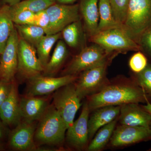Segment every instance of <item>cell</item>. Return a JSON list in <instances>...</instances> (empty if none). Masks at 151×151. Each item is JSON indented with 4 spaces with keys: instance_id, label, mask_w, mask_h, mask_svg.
Returning <instances> with one entry per match:
<instances>
[{
    "instance_id": "cell-1",
    "label": "cell",
    "mask_w": 151,
    "mask_h": 151,
    "mask_svg": "<svg viewBox=\"0 0 151 151\" xmlns=\"http://www.w3.org/2000/svg\"><path fill=\"white\" fill-rule=\"evenodd\" d=\"M148 101V97L134 80L125 79L110 82L100 92L87 97L86 102L91 112L105 106L146 103Z\"/></svg>"
},
{
    "instance_id": "cell-2",
    "label": "cell",
    "mask_w": 151,
    "mask_h": 151,
    "mask_svg": "<svg viewBox=\"0 0 151 151\" xmlns=\"http://www.w3.org/2000/svg\"><path fill=\"white\" fill-rule=\"evenodd\" d=\"M117 55H109L100 62L81 72L75 84L76 92L81 100L100 92L110 83L107 77V70Z\"/></svg>"
},
{
    "instance_id": "cell-3",
    "label": "cell",
    "mask_w": 151,
    "mask_h": 151,
    "mask_svg": "<svg viewBox=\"0 0 151 151\" xmlns=\"http://www.w3.org/2000/svg\"><path fill=\"white\" fill-rule=\"evenodd\" d=\"M39 121L35 134L37 142L48 145L63 143L67 128L53 104L49 105Z\"/></svg>"
},
{
    "instance_id": "cell-4",
    "label": "cell",
    "mask_w": 151,
    "mask_h": 151,
    "mask_svg": "<svg viewBox=\"0 0 151 151\" xmlns=\"http://www.w3.org/2000/svg\"><path fill=\"white\" fill-rule=\"evenodd\" d=\"M93 43L101 46L108 54L141 51L137 42L122 28H113L98 32L89 37Z\"/></svg>"
},
{
    "instance_id": "cell-5",
    "label": "cell",
    "mask_w": 151,
    "mask_h": 151,
    "mask_svg": "<svg viewBox=\"0 0 151 151\" xmlns=\"http://www.w3.org/2000/svg\"><path fill=\"white\" fill-rule=\"evenodd\" d=\"M151 27V0H130L124 30L137 42Z\"/></svg>"
},
{
    "instance_id": "cell-6",
    "label": "cell",
    "mask_w": 151,
    "mask_h": 151,
    "mask_svg": "<svg viewBox=\"0 0 151 151\" xmlns=\"http://www.w3.org/2000/svg\"><path fill=\"white\" fill-rule=\"evenodd\" d=\"M81 101L73 82L58 89L53 94L52 104L67 129L74 122L76 114L81 106Z\"/></svg>"
},
{
    "instance_id": "cell-7",
    "label": "cell",
    "mask_w": 151,
    "mask_h": 151,
    "mask_svg": "<svg viewBox=\"0 0 151 151\" xmlns=\"http://www.w3.org/2000/svg\"><path fill=\"white\" fill-rule=\"evenodd\" d=\"M45 10L50 19L46 35L61 32L68 25L81 19L79 4L70 5L55 3Z\"/></svg>"
},
{
    "instance_id": "cell-8",
    "label": "cell",
    "mask_w": 151,
    "mask_h": 151,
    "mask_svg": "<svg viewBox=\"0 0 151 151\" xmlns=\"http://www.w3.org/2000/svg\"><path fill=\"white\" fill-rule=\"evenodd\" d=\"M18 70L22 78H30L40 75L43 65L38 58L35 47L19 37L18 50Z\"/></svg>"
},
{
    "instance_id": "cell-9",
    "label": "cell",
    "mask_w": 151,
    "mask_h": 151,
    "mask_svg": "<svg viewBox=\"0 0 151 151\" xmlns=\"http://www.w3.org/2000/svg\"><path fill=\"white\" fill-rule=\"evenodd\" d=\"M109 55L104 49L96 44L85 47L74 57L63 71V76L77 75L100 62Z\"/></svg>"
},
{
    "instance_id": "cell-10",
    "label": "cell",
    "mask_w": 151,
    "mask_h": 151,
    "mask_svg": "<svg viewBox=\"0 0 151 151\" xmlns=\"http://www.w3.org/2000/svg\"><path fill=\"white\" fill-rule=\"evenodd\" d=\"M77 75H63L59 77L39 75L28 79L27 95L39 96L51 94L63 86L73 83Z\"/></svg>"
},
{
    "instance_id": "cell-11",
    "label": "cell",
    "mask_w": 151,
    "mask_h": 151,
    "mask_svg": "<svg viewBox=\"0 0 151 151\" xmlns=\"http://www.w3.org/2000/svg\"><path fill=\"white\" fill-rule=\"evenodd\" d=\"M19 35L16 28L11 34L0 59L1 80L11 82L17 72Z\"/></svg>"
},
{
    "instance_id": "cell-12",
    "label": "cell",
    "mask_w": 151,
    "mask_h": 151,
    "mask_svg": "<svg viewBox=\"0 0 151 151\" xmlns=\"http://www.w3.org/2000/svg\"><path fill=\"white\" fill-rule=\"evenodd\" d=\"M90 113L87 102L83 104L81 114L67 129L66 139L73 148L81 150L87 148L89 142L88 120Z\"/></svg>"
},
{
    "instance_id": "cell-13",
    "label": "cell",
    "mask_w": 151,
    "mask_h": 151,
    "mask_svg": "<svg viewBox=\"0 0 151 151\" xmlns=\"http://www.w3.org/2000/svg\"><path fill=\"white\" fill-rule=\"evenodd\" d=\"M150 140H151L150 128L121 124L115 128L110 143L111 147H118Z\"/></svg>"
},
{
    "instance_id": "cell-14",
    "label": "cell",
    "mask_w": 151,
    "mask_h": 151,
    "mask_svg": "<svg viewBox=\"0 0 151 151\" xmlns=\"http://www.w3.org/2000/svg\"><path fill=\"white\" fill-rule=\"evenodd\" d=\"M33 122L23 120L17 125L9 138V144L12 148L19 151L37 150L34 139L36 127Z\"/></svg>"
},
{
    "instance_id": "cell-15",
    "label": "cell",
    "mask_w": 151,
    "mask_h": 151,
    "mask_svg": "<svg viewBox=\"0 0 151 151\" xmlns=\"http://www.w3.org/2000/svg\"><path fill=\"white\" fill-rule=\"evenodd\" d=\"M120 106L118 120L121 125L150 128L151 116L141 105L132 103Z\"/></svg>"
},
{
    "instance_id": "cell-16",
    "label": "cell",
    "mask_w": 151,
    "mask_h": 151,
    "mask_svg": "<svg viewBox=\"0 0 151 151\" xmlns=\"http://www.w3.org/2000/svg\"><path fill=\"white\" fill-rule=\"evenodd\" d=\"M19 105L22 119L30 122L39 121L49 106L45 98L28 95L20 99Z\"/></svg>"
},
{
    "instance_id": "cell-17",
    "label": "cell",
    "mask_w": 151,
    "mask_h": 151,
    "mask_svg": "<svg viewBox=\"0 0 151 151\" xmlns=\"http://www.w3.org/2000/svg\"><path fill=\"white\" fill-rule=\"evenodd\" d=\"M17 89L12 83L8 97L0 107V119L6 125H17L21 121Z\"/></svg>"
},
{
    "instance_id": "cell-18",
    "label": "cell",
    "mask_w": 151,
    "mask_h": 151,
    "mask_svg": "<svg viewBox=\"0 0 151 151\" xmlns=\"http://www.w3.org/2000/svg\"><path fill=\"white\" fill-rule=\"evenodd\" d=\"M121 106H105L94 110L88 120L89 141L92 140L95 134L101 127L119 118Z\"/></svg>"
},
{
    "instance_id": "cell-19",
    "label": "cell",
    "mask_w": 151,
    "mask_h": 151,
    "mask_svg": "<svg viewBox=\"0 0 151 151\" xmlns=\"http://www.w3.org/2000/svg\"><path fill=\"white\" fill-rule=\"evenodd\" d=\"M99 0H81L79 12L84 21V27L89 37L97 32L99 21Z\"/></svg>"
},
{
    "instance_id": "cell-20",
    "label": "cell",
    "mask_w": 151,
    "mask_h": 151,
    "mask_svg": "<svg viewBox=\"0 0 151 151\" xmlns=\"http://www.w3.org/2000/svg\"><path fill=\"white\" fill-rule=\"evenodd\" d=\"M85 29L81 19L73 22L66 27L61 32L65 43L70 47L78 48L81 47L84 48L85 40Z\"/></svg>"
},
{
    "instance_id": "cell-21",
    "label": "cell",
    "mask_w": 151,
    "mask_h": 151,
    "mask_svg": "<svg viewBox=\"0 0 151 151\" xmlns=\"http://www.w3.org/2000/svg\"><path fill=\"white\" fill-rule=\"evenodd\" d=\"M14 23L11 16V6L5 4L0 7V55L15 28Z\"/></svg>"
},
{
    "instance_id": "cell-22",
    "label": "cell",
    "mask_w": 151,
    "mask_h": 151,
    "mask_svg": "<svg viewBox=\"0 0 151 151\" xmlns=\"http://www.w3.org/2000/svg\"><path fill=\"white\" fill-rule=\"evenodd\" d=\"M118 121L117 118L99 129L94 135V138L90 141L86 148L87 150H102L111 139Z\"/></svg>"
},
{
    "instance_id": "cell-23",
    "label": "cell",
    "mask_w": 151,
    "mask_h": 151,
    "mask_svg": "<svg viewBox=\"0 0 151 151\" xmlns=\"http://www.w3.org/2000/svg\"><path fill=\"white\" fill-rule=\"evenodd\" d=\"M68 55V51L65 42L62 40L58 41L51 58L44 67V75L51 76L56 73L65 61Z\"/></svg>"
},
{
    "instance_id": "cell-24",
    "label": "cell",
    "mask_w": 151,
    "mask_h": 151,
    "mask_svg": "<svg viewBox=\"0 0 151 151\" xmlns=\"http://www.w3.org/2000/svg\"><path fill=\"white\" fill-rule=\"evenodd\" d=\"M98 7L99 21L97 32L110 29H124V27L119 24L114 18L109 0H99Z\"/></svg>"
},
{
    "instance_id": "cell-25",
    "label": "cell",
    "mask_w": 151,
    "mask_h": 151,
    "mask_svg": "<svg viewBox=\"0 0 151 151\" xmlns=\"http://www.w3.org/2000/svg\"><path fill=\"white\" fill-rule=\"evenodd\" d=\"M15 27L20 36V37L35 48L46 35L43 28L35 25L15 24Z\"/></svg>"
},
{
    "instance_id": "cell-26",
    "label": "cell",
    "mask_w": 151,
    "mask_h": 151,
    "mask_svg": "<svg viewBox=\"0 0 151 151\" xmlns=\"http://www.w3.org/2000/svg\"><path fill=\"white\" fill-rule=\"evenodd\" d=\"M61 36V32L55 34L45 35L36 47L38 58L44 68L49 60L52 49Z\"/></svg>"
},
{
    "instance_id": "cell-27",
    "label": "cell",
    "mask_w": 151,
    "mask_h": 151,
    "mask_svg": "<svg viewBox=\"0 0 151 151\" xmlns=\"http://www.w3.org/2000/svg\"><path fill=\"white\" fill-rule=\"evenodd\" d=\"M56 2V0H25L13 6L18 9L28 10L36 13L45 10Z\"/></svg>"
},
{
    "instance_id": "cell-28",
    "label": "cell",
    "mask_w": 151,
    "mask_h": 151,
    "mask_svg": "<svg viewBox=\"0 0 151 151\" xmlns=\"http://www.w3.org/2000/svg\"><path fill=\"white\" fill-rule=\"evenodd\" d=\"M109 1L114 18L119 24L124 27L127 19L130 0H109Z\"/></svg>"
},
{
    "instance_id": "cell-29",
    "label": "cell",
    "mask_w": 151,
    "mask_h": 151,
    "mask_svg": "<svg viewBox=\"0 0 151 151\" xmlns=\"http://www.w3.org/2000/svg\"><path fill=\"white\" fill-rule=\"evenodd\" d=\"M12 19L17 25L33 24L35 14L27 9L11 6Z\"/></svg>"
},
{
    "instance_id": "cell-30",
    "label": "cell",
    "mask_w": 151,
    "mask_h": 151,
    "mask_svg": "<svg viewBox=\"0 0 151 151\" xmlns=\"http://www.w3.org/2000/svg\"><path fill=\"white\" fill-rule=\"evenodd\" d=\"M133 80L151 98V64L148 63L142 72L134 73Z\"/></svg>"
},
{
    "instance_id": "cell-31",
    "label": "cell",
    "mask_w": 151,
    "mask_h": 151,
    "mask_svg": "<svg viewBox=\"0 0 151 151\" xmlns=\"http://www.w3.org/2000/svg\"><path fill=\"white\" fill-rule=\"evenodd\" d=\"M129 64L131 70L138 73L143 71L148 63L145 55L141 51H138L131 57Z\"/></svg>"
},
{
    "instance_id": "cell-32",
    "label": "cell",
    "mask_w": 151,
    "mask_h": 151,
    "mask_svg": "<svg viewBox=\"0 0 151 151\" xmlns=\"http://www.w3.org/2000/svg\"><path fill=\"white\" fill-rule=\"evenodd\" d=\"M137 42L144 51L151 58V27L145 31L139 37Z\"/></svg>"
},
{
    "instance_id": "cell-33",
    "label": "cell",
    "mask_w": 151,
    "mask_h": 151,
    "mask_svg": "<svg viewBox=\"0 0 151 151\" xmlns=\"http://www.w3.org/2000/svg\"><path fill=\"white\" fill-rule=\"evenodd\" d=\"M49 24V17L46 10L41 11L35 14L33 24L42 28L45 32Z\"/></svg>"
},
{
    "instance_id": "cell-34",
    "label": "cell",
    "mask_w": 151,
    "mask_h": 151,
    "mask_svg": "<svg viewBox=\"0 0 151 151\" xmlns=\"http://www.w3.org/2000/svg\"><path fill=\"white\" fill-rule=\"evenodd\" d=\"M12 83L0 79V107L8 97Z\"/></svg>"
},
{
    "instance_id": "cell-35",
    "label": "cell",
    "mask_w": 151,
    "mask_h": 151,
    "mask_svg": "<svg viewBox=\"0 0 151 151\" xmlns=\"http://www.w3.org/2000/svg\"><path fill=\"white\" fill-rule=\"evenodd\" d=\"M141 106L150 114L151 117V103H150V102L148 101L146 103L145 105H141ZM150 128L151 130V122Z\"/></svg>"
},
{
    "instance_id": "cell-36",
    "label": "cell",
    "mask_w": 151,
    "mask_h": 151,
    "mask_svg": "<svg viewBox=\"0 0 151 151\" xmlns=\"http://www.w3.org/2000/svg\"><path fill=\"white\" fill-rule=\"evenodd\" d=\"M3 1L5 4L12 6L19 3L21 0H3Z\"/></svg>"
},
{
    "instance_id": "cell-37",
    "label": "cell",
    "mask_w": 151,
    "mask_h": 151,
    "mask_svg": "<svg viewBox=\"0 0 151 151\" xmlns=\"http://www.w3.org/2000/svg\"><path fill=\"white\" fill-rule=\"evenodd\" d=\"M76 1V0H56V2L59 3V4H67L73 3Z\"/></svg>"
},
{
    "instance_id": "cell-38",
    "label": "cell",
    "mask_w": 151,
    "mask_h": 151,
    "mask_svg": "<svg viewBox=\"0 0 151 151\" xmlns=\"http://www.w3.org/2000/svg\"><path fill=\"white\" fill-rule=\"evenodd\" d=\"M4 134V127L0 122V139L3 137Z\"/></svg>"
},
{
    "instance_id": "cell-39",
    "label": "cell",
    "mask_w": 151,
    "mask_h": 151,
    "mask_svg": "<svg viewBox=\"0 0 151 151\" xmlns=\"http://www.w3.org/2000/svg\"><path fill=\"white\" fill-rule=\"evenodd\" d=\"M3 146L1 144H0V150H3Z\"/></svg>"
}]
</instances>
